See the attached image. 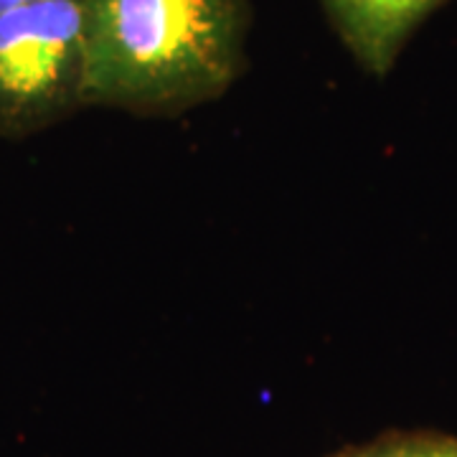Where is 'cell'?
Returning <instances> with one entry per match:
<instances>
[{
  "label": "cell",
  "instance_id": "obj_1",
  "mask_svg": "<svg viewBox=\"0 0 457 457\" xmlns=\"http://www.w3.org/2000/svg\"><path fill=\"white\" fill-rule=\"evenodd\" d=\"M87 107L180 117L246 69L252 0H82Z\"/></svg>",
  "mask_w": 457,
  "mask_h": 457
},
{
  "label": "cell",
  "instance_id": "obj_2",
  "mask_svg": "<svg viewBox=\"0 0 457 457\" xmlns=\"http://www.w3.org/2000/svg\"><path fill=\"white\" fill-rule=\"evenodd\" d=\"M87 107L82 0L0 13V137L26 140Z\"/></svg>",
  "mask_w": 457,
  "mask_h": 457
},
{
  "label": "cell",
  "instance_id": "obj_3",
  "mask_svg": "<svg viewBox=\"0 0 457 457\" xmlns=\"http://www.w3.org/2000/svg\"><path fill=\"white\" fill-rule=\"evenodd\" d=\"M351 59L386 79L411 36L447 0H318Z\"/></svg>",
  "mask_w": 457,
  "mask_h": 457
},
{
  "label": "cell",
  "instance_id": "obj_4",
  "mask_svg": "<svg viewBox=\"0 0 457 457\" xmlns=\"http://www.w3.org/2000/svg\"><path fill=\"white\" fill-rule=\"evenodd\" d=\"M323 457H457V435L440 429H386Z\"/></svg>",
  "mask_w": 457,
  "mask_h": 457
},
{
  "label": "cell",
  "instance_id": "obj_5",
  "mask_svg": "<svg viewBox=\"0 0 457 457\" xmlns=\"http://www.w3.org/2000/svg\"><path fill=\"white\" fill-rule=\"evenodd\" d=\"M29 3H36V0H0V13H8V11L21 8V5H29Z\"/></svg>",
  "mask_w": 457,
  "mask_h": 457
}]
</instances>
